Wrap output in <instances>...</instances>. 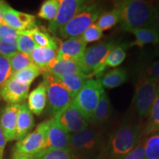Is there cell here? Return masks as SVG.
Masks as SVG:
<instances>
[{"label":"cell","instance_id":"1","mask_svg":"<svg viewBox=\"0 0 159 159\" xmlns=\"http://www.w3.org/2000/svg\"><path fill=\"white\" fill-rule=\"evenodd\" d=\"M120 13V28L124 31L134 29L156 28L155 8L150 3L142 0L120 2L117 5Z\"/></svg>","mask_w":159,"mask_h":159},{"label":"cell","instance_id":"2","mask_svg":"<svg viewBox=\"0 0 159 159\" xmlns=\"http://www.w3.org/2000/svg\"><path fill=\"white\" fill-rule=\"evenodd\" d=\"M143 129L139 125L120 127L111 137L108 151L114 159H122L136 148L142 139Z\"/></svg>","mask_w":159,"mask_h":159},{"label":"cell","instance_id":"3","mask_svg":"<svg viewBox=\"0 0 159 159\" xmlns=\"http://www.w3.org/2000/svg\"><path fill=\"white\" fill-rule=\"evenodd\" d=\"M43 76L47 85V112L52 118L66 108L74 97L55 76L48 73Z\"/></svg>","mask_w":159,"mask_h":159},{"label":"cell","instance_id":"4","mask_svg":"<svg viewBox=\"0 0 159 159\" xmlns=\"http://www.w3.org/2000/svg\"><path fill=\"white\" fill-rule=\"evenodd\" d=\"M104 92L100 80L89 78L73 99V103L88 122H91L99 98Z\"/></svg>","mask_w":159,"mask_h":159},{"label":"cell","instance_id":"5","mask_svg":"<svg viewBox=\"0 0 159 159\" xmlns=\"http://www.w3.org/2000/svg\"><path fill=\"white\" fill-rule=\"evenodd\" d=\"M115 47L112 41H105L85 49L80 63L89 77L100 76L106 69V59L109 52Z\"/></svg>","mask_w":159,"mask_h":159},{"label":"cell","instance_id":"6","mask_svg":"<svg viewBox=\"0 0 159 159\" xmlns=\"http://www.w3.org/2000/svg\"><path fill=\"white\" fill-rule=\"evenodd\" d=\"M102 9L96 3H90L68 24L63 26L57 32L63 39H71L80 36L91 25L95 23L102 14Z\"/></svg>","mask_w":159,"mask_h":159},{"label":"cell","instance_id":"7","mask_svg":"<svg viewBox=\"0 0 159 159\" xmlns=\"http://www.w3.org/2000/svg\"><path fill=\"white\" fill-rule=\"evenodd\" d=\"M102 145V136L96 130L86 128L70 134L69 150L75 157L90 156Z\"/></svg>","mask_w":159,"mask_h":159},{"label":"cell","instance_id":"8","mask_svg":"<svg viewBox=\"0 0 159 159\" xmlns=\"http://www.w3.org/2000/svg\"><path fill=\"white\" fill-rule=\"evenodd\" d=\"M49 123V120L40 123L35 130L19 141L16 144L13 153L30 158L45 149Z\"/></svg>","mask_w":159,"mask_h":159},{"label":"cell","instance_id":"9","mask_svg":"<svg viewBox=\"0 0 159 159\" xmlns=\"http://www.w3.org/2000/svg\"><path fill=\"white\" fill-rule=\"evenodd\" d=\"M158 83L142 75L139 79L135 91L134 105L137 115L140 119H144L150 114L152 103L156 97Z\"/></svg>","mask_w":159,"mask_h":159},{"label":"cell","instance_id":"10","mask_svg":"<svg viewBox=\"0 0 159 159\" xmlns=\"http://www.w3.org/2000/svg\"><path fill=\"white\" fill-rule=\"evenodd\" d=\"M91 2L83 0H60V6L56 17L49 22L48 30L55 34L73 18L86 8Z\"/></svg>","mask_w":159,"mask_h":159},{"label":"cell","instance_id":"11","mask_svg":"<svg viewBox=\"0 0 159 159\" xmlns=\"http://www.w3.org/2000/svg\"><path fill=\"white\" fill-rule=\"evenodd\" d=\"M1 7L5 25L18 31L29 30L37 27L33 15L18 11L3 1H1Z\"/></svg>","mask_w":159,"mask_h":159},{"label":"cell","instance_id":"12","mask_svg":"<svg viewBox=\"0 0 159 159\" xmlns=\"http://www.w3.org/2000/svg\"><path fill=\"white\" fill-rule=\"evenodd\" d=\"M55 117L61 126L70 134L82 130L89 126V122L73 103V100Z\"/></svg>","mask_w":159,"mask_h":159},{"label":"cell","instance_id":"13","mask_svg":"<svg viewBox=\"0 0 159 159\" xmlns=\"http://www.w3.org/2000/svg\"><path fill=\"white\" fill-rule=\"evenodd\" d=\"M49 128L46 139L45 148L69 149L70 134L61 126L55 116L49 119Z\"/></svg>","mask_w":159,"mask_h":159},{"label":"cell","instance_id":"14","mask_svg":"<svg viewBox=\"0 0 159 159\" xmlns=\"http://www.w3.org/2000/svg\"><path fill=\"white\" fill-rule=\"evenodd\" d=\"M87 43L80 36L66 39L57 49V59L80 62L86 49Z\"/></svg>","mask_w":159,"mask_h":159},{"label":"cell","instance_id":"15","mask_svg":"<svg viewBox=\"0 0 159 159\" xmlns=\"http://www.w3.org/2000/svg\"><path fill=\"white\" fill-rule=\"evenodd\" d=\"M20 105L7 104L0 112V127L7 142H12L16 139Z\"/></svg>","mask_w":159,"mask_h":159},{"label":"cell","instance_id":"16","mask_svg":"<svg viewBox=\"0 0 159 159\" xmlns=\"http://www.w3.org/2000/svg\"><path fill=\"white\" fill-rule=\"evenodd\" d=\"M30 85H21L11 78L0 89V97L8 104L24 103L29 94Z\"/></svg>","mask_w":159,"mask_h":159},{"label":"cell","instance_id":"17","mask_svg":"<svg viewBox=\"0 0 159 159\" xmlns=\"http://www.w3.org/2000/svg\"><path fill=\"white\" fill-rule=\"evenodd\" d=\"M43 73H48L55 77H60L71 74H81L88 76L85 69L80 63L57 58L54 60L44 69L42 74Z\"/></svg>","mask_w":159,"mask_h":159},{"label":"cell","instance_id":"18","mask_svg":"<svg viewBox=\"0 0 159 159\" xmlns=\"http://www.w3.org/2000/svg\"><path fill=\"white\" fill-rule=\"evenodd\" d=\"M34 125L35 121L33 113L29 109L27 103L24 102L20 105L16 123V139L20 141L25 138L33 130Z\"/></svg>","mask_w":159,"mask_h":159},{"label":"cell","instance_id":"19","mask_svg":"<svg viewBox=\"0 0 159 159\" xmlns=\"http://www.w3.org/2000/svg\"><path fill=\"white\" fill-rule=\"evenodd\" d=\"M27 106L33 114H41L47 105V85L42 81L27 97Z\"/></svg>","mask_w":159,"mask_h":159},{"label":"cell","instance_id":"20","mask_svg":"<svg viewBox=\"0 0 159 159\" xmlns=\"http://www.w3.org/2000/svg\"><path fill=\"white\" fill-rule=\"evenodd\" d=\"M57 50L50 47H35L30 57L35 66L40 69L41 73L54 60L57 58Z\"/></svg>","mask_w":159,"mask_h":159},{"label":"cell","instance_id":"21","mask_svg":"<svg viewBox=\"0 0 159 159\" xmlns=\"http://www.w3.org/2000/svg\"><path fill=\"white\" fill-rule=\"evenodd\" d=\"M55 77L69 91L74 98L82 89L85 81L89 79V76L81 74H71Z\"/></svg>","mask_w":159,"mask_h":159},{"label":"cell","instance_id":"22","mask_svg":"<svg viewBox=\"0 0 159 159\" xmlns=\"http://www.w3.org/2000/svg\"><path fill=\"white\" fill-rule=\"evenodd\" d=\"M128 80V74L125 69L115 68L108 71L100 79L103 88L114 89L122 85Z\"/></svg>","mask_w":159,"mask_h":159},{"label":"cell","instance_id":"23","mask_svg":"<svg viewBox=\"0 0 159 159\" xmlns=\"http://www.w3.org/2000/svg\"><path fill=\"white\" fill-rule=\"evenodd\" d=\"M135 36L134 45L144 46L149 43L156 44L159 42V33L154 27L134 29L130 31Z\"/></svg>","mask_w":159,"mask_h":159},{"label":"cell","instance_id":"24","mask_svg":"<svg viewBox=\"0 0 159 159\" xmlns=\"http://www.w3.org/2000/svg\"><path fill=\"white\" fill-rule=\"evenodd\" d=\"M111 111V104L110 99L106 93L104 92L99 98L90 122L97 125L102 124L110 116Z\"/></svg>","mask_w":159,"mask_h":159},{"label":"cell","instance_id":"25","mask_svg":"<svg viewBox=\"0 0 159 159\" xmlns=\"http://www.w3.org/2000/svg\"><path fill=\"white\" fill-rule=\"evenodd\" d=\"M159 130V84L157 85L156 94L151 107L149 120L147 123L144 132L146 134H151Z\"/></svg>","mask_w":159,"mask_h":159},{"label":"cell","instance_id":"26","mask_svg":"<svg viewBox=\"0 0 159 159\" xmlns=\"http://www.w3.org/2000/svg\"><path fill=\"white\" fill-rule=\"evenodd\" d=\"M29 159H76V157L69 149L45 148L30 157Z\"/></svg>","mask_w":159,"mask_h":159},{"label":"cell","instance_id":"27","mask_svg":"<svg viewBox=\"0 0 159 159\" xmlns=\"http://www.w3.org/2000/svg\"><path fill=\"white\" fill-rule=\"evenodd\" d=\"M42 73L39 67L35 64H32L27 68L15 73L14 75H13L11 78L15 80L20 84L30 86L33 80L37 78Z\"/></svg>","mask_w":159,"mask_h":159},{"label":"cell","instance_id":"28","mask_svg":"<svg viewBox=\"0 0 159 159\" xmlns=\"http://www.w3.org/2000/svg\"><path fill=\"white\" fill-rule=\"evenodd\" d=\"M29 31L36 47H50V48L57 50L58 47H57V42L54 38L49 35V33L41 30L38 27L32 30H29Z\"/></svg>","mask_w":159,"mask_h":159},{"label":"cell","instance_id":"29","mask_svg":"<svg viewBox=\"0 0 159 159\" xmlns=\"http://www.w3.org/2000/svg\"><path fill=\"white\" fill-rule=\"evenodd\" d=\"M119 18H120V13L119 9L116 7L110 11L102 13L95 24L101 30H107L112 28L119 22Z\"/></svg>","mask_w":159,"mask_h":159},{"label":"cell","instance_id":"30","mask_svg":"<svg viewBox=\"0 0 159 159\" xmlns=\"http://www.w3.org/2000/svg\"><path fill=\"white\" fill-rule=\"evenodd\" d=\"M144 152L147 159H159V130L150 134L145 139Z\"/></svg>","mask_w":159,"mask_h":159},{"label":"cell","instance_id":"31","mask_svg":"<svg viewBox=\"0 0 159 159\" xmlns=\"http://www.w3.org/2000/svg\"><path fill=\"white\" fill-rule=\"evenodd\" d=\"M60 6V0H47L40 7L38 16L49 22L56 17Z\"/></svg>","mask_w":159,"mask_h":159},{"label":"cell","instance_id":"32","mask_svg":"<svg viewBox=\"0 0 159 159\" xmlns=\"http://www.w3.org/2000/svg\"><path fill=\"white\" fill-rule=\"evenodd\" d=\"M16 43L19 52L29 55L36 47L29 30L19 32V36L16 39Z\"/></svg>","mask_w":159,"mask_h":159},{"label":"cell","instance_id":"33","mask_svg":"<svg viewBox=\"0 0 159 159\" xmlns=\"http://www.w3.org/2000/svg\"><path fill=\"white\" fill-rule=\"evenodd\" d=\"M9 61L13 75L27 68L29 66L34 64L29 55L24 54V53L19 52L13 55V56L9 57Z\"/></svg>","mask_w":159,"mask_h":159},{"label":"cell","instance_id":"34","mask_svg":"<svg viewBox=\"0 0 159 159\" xmlns=\"http://www.w3.org/2000/svg\"><path fill=\"white\" fill-rule=\"evenodd\" d=\"M126 57V52H125V46H118L115 47L111 50L107 57L106 59V66L116 68L119 65L122 64L124 60Z\"/></svg>","mask_w":159,"mask_h":159},{"label":"cell","instance_id":"35","mask_svg":"<svg viewBox=\"0 0 159 159\" xmlns=\"http://www.w3.org/2000/svg\"><path fill=\"white\" fill-rule=\"evenodd\" d=\"M13 76L9 57L0 55V89Z\"/></svg>","mask_w":159,"mask_h":159},{"label":"cell","instance_id":"36","mask_svg":"<svg viewBox=\"0 0 159 159\" xmlns=\"http://www.w3.org/2000/svg\"><path fill=\"white\" fill-rule=\"evenodd\" d=\"M103 36V31L97 27L96 24L91 25L88 29L80 35L85 43H92L99 41Z\"/></svg>","mask_w":159,"mask_h":159},{"label":"cell","instance_id":"37","mask_svg":"<svg viewBox=\"0 0 159 159\" xmlns=\"http://www.w3.org/2000/svg\"><path fill=\"white\" fill-rule=\"evenodd\" d=\"M19 32L4 23L0 25V41H16Z\"/></svg>","mask_w":159,"mask_h":159},{"label":"cell","instance_id":"38","mask_svg":"<svg viewBox=\"0 0 159 159\" xmlns=\"http://www.w3.org/2000/svg\"><path fill=\"white\" fill-rule=\"evenodd\" d=\"M18 52L16 41H0V55L11 57Z\"/></svg>","mask_w":159,"mask_h":159},{"label":"cell","instance_id":"39","mask_svg":"<svg viewBox=\"0 0 159 159\" xmlns=\"http://www.w3.org/2000/svg\"><path fill=\"white\" fill-rule=\"evenodd\" d=\"M143 76L147 79L158 83L159 82V61L152 62L149 65L143 73Z\"/></svg>","mask_w":159,"mask_h":159},{"label":"cell","instance_id":"40","mask_svg":"<svg viewBox=\"0 0 159 159\" xmlns=\"http://www.w3.org/2000/svg\"><path fill=\"white\" fill-rule=\"evenodd\" d=\"M144 140L142 139L136 148L122 159H147L144 156Z\"/></svg>","mask_w":159,"mask_h":159},{"label":"cell","instance_id":"41","mask_svg":"<svg viewBox=\"0 0 159 159\" xmlns=\"http://www.w3.org/2000/svg\"><path fill=\"white\" fill-rule=\"evenodd\" d=\"M6 143H7V140H6L2 130L1 129V127H0V159L3 158L4 150H5Z\"/></svg>","mask_w":159,"mask_h":159},{"label":"cell","instance_id":"42","mask_svg":"<svg viewBox=\"0 0 159 159\" xmlns=\"http://www.w3.org/2000/svg\"><path fill=\"white\" fill-rule=\"evenodd\" d=\"M155 13H156V28L159 33V4L155 8Z\"/></svg>","mask_w":159,"mask_h":159},{"label":"cell","instance_id":"43","mask_svg":"<svg viewBox=\"0 0 159 159\" xmlns=\"http://www.w3.org/2000/svg\"><path fill=\"white\" fill-rule=\"evenodd\" d=\"M13 159H29L28 157H25L23 156H20V155L14 154L13 155Z\"/></svg>","mask_w":159,"mask_h":159},{"label":"cell","instance_id":"44","mask_svg":"<svg viewBox=\"0 0 159 159\" xmlns=\"http://www.w3.org/2000/svg\"><path fill=\"white\" fill-rule=\"evenodd\" d=\"M3 24V17H2V11L1 7V1H0V25Z\"/></svg>","mask_w":159,"mask_h":159},{"label":"cell","instance_id":"45","mask_svg":"<svg viewBox=\"0 0 159 159\" xmlns=\"http://www.w3.org/2000/svg\"><path fill=\"white\" fill-rule=\"evenodd\" d=\"M0 100H1V97H0Z\"/></svg>","mask_w":159,"mask_h":159}]
</instances>
